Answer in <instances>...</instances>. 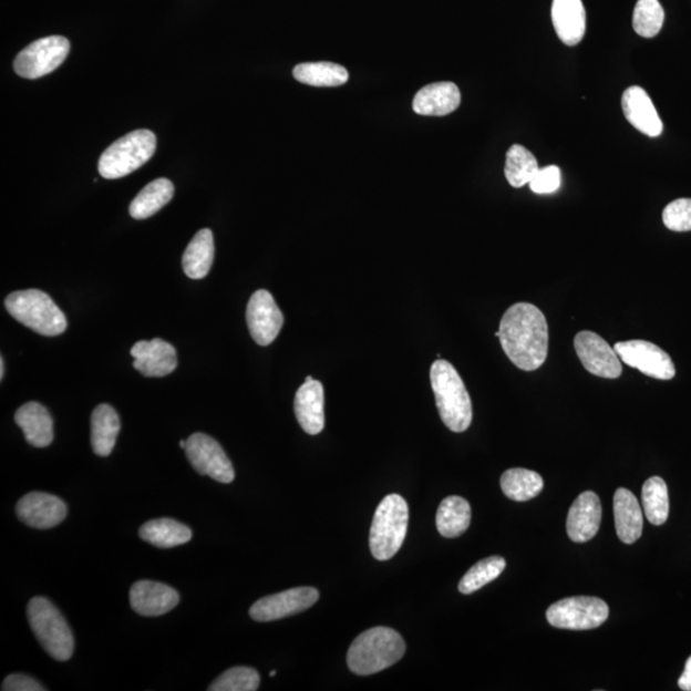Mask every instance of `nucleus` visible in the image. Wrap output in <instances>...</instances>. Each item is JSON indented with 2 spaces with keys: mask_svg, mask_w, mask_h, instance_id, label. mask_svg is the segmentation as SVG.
<instances>
[{
  "mask_svg": "<svg viewBox=\"0 0 691 691\" xmlns=\"http://www.w3.org/2000/svg\"><path fill=\"white\" fill-rule=\"evenodd\" d=\"M539 171L538 162L528 149L522 145H513L506 154L505 176L513 187H523L530 184Z\"/></svg>",
  "mask_w": 691,
  "mask_h": 691,
  "instance_id": "33",
  "label": "nucleus"
},
{
  "mask_svg": "<svg viewBox=\"0 0 691 691\" xmlns=\"http://www.w3.org/2000/svg\"><path fill=\"white\" fill-rule=\"evenodd\" d=\"M602 522V506L595 492H582L575 499L569 516H567L566 529L575 543H586L594 539Z\"/></svg>",
  "mask_w": 691,
  "mask_h": 691,
  "instance_id": "17",
  "label": "nucleus"
},
{
  "mask_svg": "<svg viewBox=\"0 0 691 691\" xmlns=\"http://www.w3.org/2000/svg\"><path fill=\"white\" fill-rule=\"evenodd\" d=\"M506 569V559L501 556H492L482 559L468 570L458 584L460 594L472 595L474 591L496 580Z\"/></svg>",
  "mask_w": 691,
  "mask_h": 691,
  "instance_id": "34",
  "label": "nucleus"
},
{
  "mask_svg": "<svg viewBox=\"0 0 691 691\" xmlns=\"http://www.w3.org/2000/svg\"><path fill=\"white\" fill-rule=\"evenodd\" d=\"M472 522V507L458 496H450L441 502L435 523L444 538H457L468 529Z\"/></svg>",
  "mask_w": 691,
  "mask_h": 691,
  "instance_id": "25",
  "label": "nucleus"
},
{
  "mask_svg": "<svg viewBox=\"0 0 691 691\" xmlns=\"http://www.w3.org/2000/svg\"><path fill=\"white\" fill-rule=\"evenodd\" d=\"M70 48V41L63 37L39 39L16 56L14 72L29 80L49 75L65 61Z\"/></svg>",
  "mask_w": 691,
  "mask_h": 691,
  "instance_id": "9",
  "label": "nucleus"
},
{
  "mask_svg": "<svg viewBox=\"0 0 691 691\" xmlns=\"http://www.w3.org/2000/svg\"><path fill=\"white\" fill-rule=\"evenodd\" d=\"M461 103V93L454 82L443 81L424 86L413 102V110L421 115L442 117L455 112Z\"/></svg>",
  "mask_w": 691,
  "mask_h": 691,
  "instance_id": "22",
  "label": "nucleus"
},
{
  "mask_svg": "<svg viewBox=\"0 0 691 691\" xmlns=\"http://www.w3.org/2000/svg\"><path fill=\"white\" fill-rule=\"evenodd\" d=\"M622 111L625 117L641 134L649 137H658L662 134L663 123L660 114L643 87L631 86L623 93Z\"/></svg>",
  "mask_w": 691,
  "mask_h": 691,
  "instance_id": "19",
  "label": "nucleus"
},
{
  "mask_svg": "<svg viewBox=\"0 0 691 691\" xmlns=\"http://www.w3.org/2000/svg\"><path fill=\"white\" fill-rule=\"evenodd\" d=\"M409 506L400 495L386 496L378 506L369 546L378 561H389L396 555L406 538Z\"/></svg>",
  "mask_w": 691,
  "mask_h": 691,
  "instance_id": "4",
  "label": "nucleus"
},
{
  "mask_svg": "<svg viewBox=\"0 0 691 691\" xmlns=\"http://www.w3.org/2000/svg\"><path fill=\"white\" fill-rule=\"evenodd\" d=\"M179 446H181V448H184V450H185V448H186V446H187V441H181V442H179Z\"/></svg>",
  "mask_w": 691,
  "mask_h": 691,
  "instance_id": "42",
  "label": "nucleus"
},
{
  "mask_svg": "<svg viewBox=\"0 0 691 691\" xmlns=\"http://www.w3.org/2000/svg\"><path fill=\"white\" fill-rule=\"evenodd\" d=\"M610 608L597 597H570L558 600L547 610V620L554 628L591 630L604 625Z\"/></svg>",
  "mask_w": 691,
  "mask_h": 691,
  "instance_id": "8",
  "label": "nucleus"
},
{
  "mask_svg": "<svg viewBox=\"0 0 691 691\" xmlns=\"http://www.w3.org/2000/svg\"><path fill=\"white\" fill-rule=\"evenodd\" d=\"M14 421L21 427L24 439L37 448L48 447L53 442V419L38 402L24 403L16 411Z\"/></svg>",
  "mask_w": 691,
  "mask_h": 691,
  "instance_id": "23",
  "label": "nucleus"
},
{
  "mask_svg": "<svg viewBox=\"0 0 691 691\" xmlns=\"http://www.w3.org/2000/svg\"><path fill=\"white\" fill-rule=\"evenodd\" d=\"M545 487L542 476L528 468L515 467L505 472L501 478V488L505 496L516 502L536 498Z\"/></svg>",
  "mask_w": 691,
  "mask_h": 691,
  "instance_id": "31",
  "label": "nucleus"
},
{
  "mask_svg": "<svg viewBox=\"0 0 691 691\" xmlns=\"http://www.w3.org/2000/svg\"><path fill=\"white\" fill-rule=\"evenodd\" d=\"M4 370H6L4 359L2 358V359H0V380H2V381H3V378H4Z\"/></svg>",
  "mask_w": 691,
  "mask_h": 691,
  "instance_id": "41",
  "label": "nucleus"
},
{
  "mask_svg": "<svg viewBox=\"0 0 691 691\" xmlns=\"http://www.w3.org/2000/svg\"><path fill=\"white\" fill-rule=\"evenodd\" d=\"M190 464L200 475L210 476L212 479L229 484L235 481L233 463L226 455L220 444L204 433H195L187 440L185 448Z\"/></svg>",
  "mask_w": 691,
  "mask_h": 691,
  "instance_id": "11",
  "label": "nucleus"
},
{
  "mask_svg": "<svg viewBox=\"0 0 691 691\" xmlns=\"http://www.w3.org/2000/svg\"><path fill=\"white\" fill-rule=\"evenodd\" d=\"M32 631L44 651L56 661H69L75 649V639L68 621L51 600L35 597L28 606Z\"/></svg>",
  "mask_w": 691,
  "mask_h": 691,
  "instance_id": "6",
  "label": "nucleus"
},
{
  "mask_svg": "<svg viewBox=\"0 0 691 691\" xmlns=\"http://www.w3.org/2000/svg\"><path fill=\"white\" fill-rule=\"evenodd\" d=\"M131 357L137 372L151 378L166 377L175 372L178 364L176 349L161 339L135 343Z\"/></svg>",
  "mask_w": 691,
  "mask_h": 691,
  "instance_id": "16",
  "label": "nucleus"
},
{
  "mask_svg": "<svg viewBox=\"0 0 691 691\" xmlns=\"http://www.w3.org/2000/svg\"><path fill=\"white\" fill-rule=\"evenodd\" d=\"M679 688L684 691H691V656L685 663V670L679 679Z\"/></svg>",
  "mask_w": 691,
  "mask_h": 691,
  "instance_id": "40",
  "label": "nucleus"
},
{
  "mask_svg": "<svg viewBox=\"0 0 691 691\" xmlns=\"http://www.w3.org/2000/svg\"><path fill=\"white\" fill-rule=\"evenodd\" d=\"M20 520L31 528L51 529L68 516V506L56 496L43 492H31L16 506Z\"/></svg>",
  "mask_w": 691,
  "mask_h": 691,
  "instance_id": "15",
  "label": "nucleus"
},
{
  "mask_svg": "<svg viewBox=\"0 0 691 691\" xmlns=\"http://www.w3.org/2000/svg\"><path fill=\"white\" fill-rule=\"evenodd\" d=\"M575 351L584 368L590 374L617 380L622 374V365L619 355L602 337L597 333L582 331L575 336Z\"/></svg>",
  "mask_w": 691,
  "mask_h": 691,
  "instance_id": "13",
  "label": "nucleus"
},
{
  "mask_svg": "<svg viewBox=\"0 0 691 691\" xmlns=\"http://www.w3.org/2000/svg\"><path fill=\"white\" fill-rule=\"evenodd\" d=\"M613 513L617 536L625 545H632L643 533V513L637 497L629 489H617Z\"/></svg>",
  "mask_w": 691,
  "mask_h": 691,
  "instance_id": "24",
  "label": "nucleus"
},
{
  "mask_svg": "<svg viewBox=\"0 0 691 691\" xmlns=\"http://www.w3.org/2000/svg\"><path fill=\"white\" fill-rule=\"evenodd\" d=\"M507 358L525 372L539 369L548 355V323L533 303L518 302L502 317L496 333Z\"/></svg>",
  "mask_w": 691,
  "mask_h": 691,
  "instance_id": "1",
  "label": "nucleus"
},
{
  "mask_svg": "<svg viewBox=\"0 0 691 691\" xmlns=\"http://www.w3.org/2000/svg\"><path fill=\"white\" fill-rule=\"evenodd\" d=\"M246 320L255 342L268 346L281 332L285 318L279 310L274 296L266 290H259L251 296L246 310Z\"/></svg>",
  "mask_w": 691,
  "mask_h": 691,
  "instance_id": "14",
  "label": "nucleus"
},
{
  "mask_svg": "<svg viewBox=\"0 0 691 691\" xmlns=\"http://www.w3.org/2000/svg\"><path fill=\"white\" fill-rule=\"evenodd\" d=\"M214 260V237L208 228L199 230L188 244L184 258L183 267L185 274L192 279H202L207 277Z\"/></svg>",
  "mask_w": 691,
  "mask_h": 691,
  "instance_id": "28",
  "label": "nucleus"
},
{
  "mask_svg": "<svg viewBox=\"0 0 691 691\" xmlns=\"http://www.w3.org/2000/svg\"><path fill=\"white\" fill-rule=\"evenodd\" d=\"M530 190L536 194H553L561 187V169L557 166L539 168L530 181Z\"/></svg>",
  "mask_w": 691,
  "mask_h": 691,
  "instance_id": "38",
  "label": "nucleus"
},
{
  "mask_svg": "<svg viewBox=\"0 0 691 691\" xmlns=\"http://www.w3.org/2000/svg\"><path fill=\"white\" fill-rule=\"evenodd\" d=\"M295 414L303 432L317 435L324 430V389L319 381H306L295 398Z\"/></svg>",
  "mask_w": 691,
  "mask_h": 691,
  "instance_id": "20",
  "label": "nucleus"
},
{
  "mask_svg": "<svg viewBox=\"0 0 691 691\" xmlns=\"http://www.w3.org/2000/svg\"><path fill=\"white\" fill-rule=\"evenodd\" d=\"M613 350L625 364L656 380L671 381L677 375V368L669 353L652 342L644 340L617 342Z\"/></svg>",
  "mask_w": 691,
  "mask_h": 691,
  "instance_id": "10",
  "label": "nucleus"
},
{
  "mask_svg": "<svg viewBox=\"0 0 691 691\" xmlns=\"http://www.w3.org/2000/svg\"><path fill=\"white\" fill-rule=\"evenodd\" d=\"M644 513L648 522L653 525H663L668 522L670 513V499L668 484L660 476H652L641 491Z\"/></svg>",
  "mask_w": 691,
  "mask_h": 691,
  "instance_id": "32",
  "label": "nucleus"
},
{
  "mask_svg": "<svg viewBox=\"0 0 691 691\" xmlns=\"http://www.w3.org/2000/svg\"><path fill=\"white\" fill-rule=\"evenodd\" d=\"M405 652V641L396 630L373 628L353 640L348 653L349 669L359 677H369L391 668Z\"/></svg>",
  "mask_w": 691,
  "mask_h": 691,
  "instance_id": "3",
  "label": "nucleus"
},
{
  "mask_svg": "<svg viewBox=\"0 0 691 691\" xmlns=\"http://www.w3.org/2000/svg\"><path fill=\"white\" fill-rule=\"evenodd\" d=\"M431 383L444 425L455 433L467 431L473 422V405L457 370L446 360L434 361Z\"/></svg>",
  "mask_w": 691,
  "mask_h": 691,
  "instance_id": "2",
  "label": "nucleus"
},
{
  "mask_svg": "<svg viewBox=\"0 0 691 691\" xmlns=\"http://www.w3.org/2000/svg\"><path fill=\"white\" fill-rule=\"evenodd\" d=\"M156 149L155 134L137 130L114 142L99 161V173L106 179L130 175L149 162Z\"/></svg>",
  "mask_w": 691,
  "mask_h": 691,
  "instance_id": "7",
  "label": "nucleus"
},
{
  "mask_svg": "<svg viewBox=\"0 0 691 691\" xmlns=\"http://www.w3.org/2000/svg\"><path fill=\"white\" fill-rule=\"evenodd\" d=\"M260 685V674L250 668H234L221 673L209 691H255Z\"/></svg>",
  "mask_w": 691,
  "mask_h": 691,
  "instance_id": "36",
  "label": "nucleus"
},
{
  "mask_svg": "<svg viewBox=\"0 0 691 691\" xmlns=\"http://www.w3.org/2000/svg\"><path fill=\"white\" fill-rule=\"evenodd\" d=\"M664 11L658 0H639L632 14V27L639 37L651 39L660 34Z\"/></svg>",
  "mask_w": 691,
  "mask_h": 691,
  "instance_id": "35",
  "label": "nucleus"
},
{
  "mask_svg": "<svg viewBox=\"0 0 691 691\" xmlns=\"http://www.w3.org/2000/svg\"><path fill=\"white\" fill-rule=\"evenodd\" d=\"M293 78L316 87H337L349 81V72L331 62H310L296 65Z\"/></svg>",
  "mask_w": 691,
  "mask_h": 691,
  "instance_id": "30",
  "label": "nucleus"
},
{
  "mask_svg": "<svg viewBox=\"0 0 691 691\" xmlns=\"http://www.w3.org/2000/svg\"><path fill=\"white\" fill-rule=\"evenodd\" d=\"M3 691H44L45 688L28 674L13 673L6 678L2 684Z\"/></svg>",
  "mask_w": 691,
  "mask_h": 691,
  "instance_id": "39",
  "label": "nucleus"
},
{
  "mask_svg": "<svg viewBox=\"0 0 691 691\" xmlns=\"http://www.w3.org/2000/svg\"><path fill=\"white\" fill-rule=\"evenodd\" d=\"M121 430L120 416L110 405H99L92 415V444L97 456L112 454Z\"/></svg>",
  "mask_w": 691,
  "mask_h": 691,
  "instance_id": "27",
  "label": "nucleus"
},
{
  "mask_svg": "<svg viewBox=\"0 0 691 691\" xmlns=\"http://www.w3.org/2000/svg\"><path fill=\"white\" fill-rule=\"evenodd\" d=\"M319 599V591L311 587H300L271 595L258 600L250 608L251 619L269 622L285 619L309 610Z\"/></svg>",
  "mask_w": 691,
  "mask_h": 691,
  "instance_id": "12",
  "label": "nucleus"
},
{
  "mask_svg": "<svg viewBox=\"0 0 691 691\" xmlns=\"http://www.w3.org/2000/svg\"><path fill=\"white\" fill-rule=\"evenodd\" d=\"M550 14L558 39L567 47L578 45L587 29L586 8L581 0H554Z\"/></svg>",
  "mask_w": 691,
  "mask_h": 691,
  "instance_id": "21",
  "label": "nucleus"
},
{
  "mask_svg": "<svg viewBox=\"0 0 691 691\" xmlns=\"http://www.w3.org/2000/svg\"><path fill=\"white\" fill-rule=\"evenodd\" d=\"M6 309L23 326L41 336L54 337L68 329V319L51 296L40 290L13 292L6 299Z\"/></svg>",
  "mask_w": 691,
  "mask_h": 691,
  "instance_id": "5",
  "label": "nucleus"
},
{
  "mask_svg": "<svg viewBox=\"0 0 691 691\" xmlns=\"http://www.w3.org/2000/svg\"><path fill=\"white\" fill-rule=\"evenodd\" d=\"M175 186L167 178H158L145 186L130 205L131 217L142 220L154 216L172 200Z\"/></svg>",
  "mask_w": 691,
  "mask_h": 691,
  "instance_id": "29",
  "label": "nucleus"
},
{
  "mask_svg": "<svg viewBox=\"0 0 691 691\" xmlns=\"http://www.w3.org/2000/svg\"><path fill=\"white\" fill-rule=\"evenodd\" d=\"M269 674H270L271 678H275L277 672L276 671H271Z\"/></svg>",
  "mask_w": 691,
  "mask_h": 691,
  "instance_id": "43",
  "label": "nucleus"
},
{
  "mask_svg": "<svg viewBox=\"0 0 691 691\" xmlns=\"http://www.w3.org/2000/svg\"><path fill=\"white\" fill-rule=\"evenodd\" d=\"M140 537L155 547L172 548L190 542L193 532L188 526L172 518H156L142 526Z\"/></svg>",
  "mask_w": 691,
  "mask_h": 691,
  "instance_id": "26",
  "label": "nucleus"
},
{
  "mask_svg": "<svg viewBox=\"0 0 691 691\" xmlns=\"http://www.w3.org/2000/svg\"><path fill=\"white\" fill-rule=\"evenodd\" d=\"M663 224L674 233L691 230V199H678L664 208Z\"/></svg>",
  "mask_w": 691,
  "mask_h": 691,
  "instance_id": "37",
  "label": "nucleus"
},
{
  "mask_svg": "<svg viewBox=\"0 0 691 691\" xmlns=\"http://www.w3.org/2000/svg\"><path fill=\"white\" fill-rule=\"evenodd\" d=\"M130 602L138 615L155 617L172 611L179 602V595L166 584L143 580L131 588Z\"/></svg>",
  "mask_w": 691,
  "mask_h": 691,
  "instance_id": "18",
  "label": "nucleus"
}]
</instances>
